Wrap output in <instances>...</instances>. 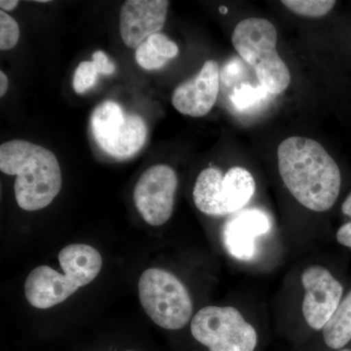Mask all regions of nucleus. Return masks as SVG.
I'll list each match as a JSON object with an SVG mask.
<instances>
[{
	"label": "nucleus",
	"mask_w": 351,
	"mask_h": 351,
	"mask_svg": "<svg viewBox=\"0 0 351 351\" xmlns=\"http://www.w3.org/2000/svg\"><path fill=\"white\" fill-rule=\"evenodd\" d=\"M193 338L209 351H255L258 334L233 306L203 307L191 319Z\"/></svg>",
	"instance_id": "obj_6"
},
{
	"label": "nucleus",
	"mask_w": 351,
	"mask_h": 351,
	"mask_svg": "<svg viewBox=\"0 0 351 351\" xmlns=\"http://www.w3.org/2000/svg\"><path fill=\"white\" fill-rule=\"evenodd\" d=\"M281 3L293 13L309 18L323 17L336 5L334 0H283Z\"/></svg>",
	"instance_id": "obj_16"
},
{
	"label": "nucleus",
	"mask_w": 351,
	"mask_h": 351,
	"mask_svg": "<svg viewBox=\"0 0 351 351\" xmlns=\"http://www.w3.org/2000/svg\"><path fill=\"white\" fill-rule=\"evenodd\" d=\"M270 230L269 217L260 210H246L230 219L223 230L226 249L239 260L247 261L255 254V240Z\"/></svg>",
	"instance_id": "obj_12"
},
{
	"label": "nucleus",
	"mask_w": 351,
	"mask_h": 351,
	"mask_svg": "<svg viewBox=\"0 0 351 351\" xmlns=\"http://www.w3.org/2000/svg\"><path fill=\"white\" fill-rule=\"evenodd\" d=\"M91 131L99 147L115 158H128L144 147L147 129L144 119L124 112L113 101H105L92 112Z\"/></svg>",
	"instance_id": "obj_7"
},
{
	"label": "nucleus",
	"mask_w": 351,
	"mask_h": 351,
	"mask_svg": "<svg viewBox=\"0 0 351 351\" xmlns=\"http://www.w3.org/2000/svg\"><path fill=\"white\" fill-rule=\"evenodd\" d=\"M93 63L98 71L99 75H110L114 73L115 64L110 61V58L103 51L99 50L94 53Z\"/></svg>",
	"instance_id": "obj_23"
},
{
	"label": "nucleus",
	"mask_w": 351,
	"mask_h": 351,
	"mask_svg": "<svg viewBox=\"0 0 351 351\" xmlns=\"http://www.w3.org/2000/svg\"><path fill=\"white\" fill-rule=\"evenodd\" d=\"M301 280L304 289L302 316L311 329L322 331L343 301V285L329 269L319 265L306 267Z\"/></svg>",
	"instance_id": "obj_9"
},
{
	"label": "nucleus",
	"mask_w": 351,
	"mask_h": 351,
	"mask_svg": "<svg viewBox=\"0 0 351 351\" xmlns=\"http://www.w3.org/2000/svg\"><path fill=\"white\" fill-rule=\"evenodd\" d=\"M276 27L269 20L248 18L235 27L234 49L255 71L260 84L270 94H280L291 83V73L276 50Z\"/></svg>",
	"instance_id": "obj_4"
},
{
	"label": "nucleus",
	"mask_w": 351,
	"mask_h": 351,
	"mask_svg": "<svg viewBox=\"0 0 351 351\" xmlns=\"http://www.w3.org/2000/svg\"><path fill=\"white\" fill-rule=\"evenodd\" d=\"M341 212L350 218V221L341 226L337 232V241L343 246L351 248V193L341 206Z\"/></svg>",
	"instance_id": "obj_22"
},
{
	"label": "nucleus",
	"mask_w": 351,
	"mask_h": 351,
	"mask_svg": "<svg viewBox=\"0 0 351 351\" xmlns=\"http://www.w3.org/2000/svg\"><path fill=\"white\" fill-rule=\"evenodd\" d=\"M0 170L17 176L14 186L16 201L25 211L43 209L62 188V173L57 157L41 145L13 140L0 147Z\"/></svg>",
	"instance_id": "obj_2"
},
{
	"label": "nucleus",
	"mask_w": 351,
	"mask_h": 351,
	"mask_svg": "<svg viewBox=\"0 0 351 351\" xmlns=\"http://www.w3.org/2000/svg\"><path fill=\"white\" fill-rule=\"evenodd\" d=\"M223 172L217 167L206 168L198 175L193 189L195 206L208 216H226L223 201Z\"/></svg>",
	"instance_id": "obj_13"
},
{
	"label": "nucleus",
	"mask_w": 351,
	"mask_h": 351,
	"mask_svg": "<svg viewBox=\"0 0 351 351\" xmlns=\"http://www.w3.org/2000/svg\"><path fill=\"white\" fill-rule=\"evenodd\" d=\"M147 41L158 52V54H160L168 61L177 57L179 54V47H178L177 44L168 38L165 34H160V32L149 36Z\"/></svg>",
	"instance_id": "obj_21"
},
{
	"label": "nucleus",
	"mask_w": 351,
	"mask_h": 351,
	"mask_svg": "<svg viewBox=\"0 0 351 351\" xmlns=\"http://www.w3.org/2000/svg\"><path fill=\"white\" fill-rule=\"evenodd\" d=\"M177 189V174L170 166L154 165L141 176L134 189V202L149 225L162 226L169 221Z\"/></svg>",
	"instance_id": "obj_8"
},
{
	"label": "nucleus",
	"mask_w": 351,
	"mask_h": 351,
	"mask_svg": "<svg viewBox=\"0 0 351 351\" xmlns=\"http://www.w3.org/2000/svg\"><path fill=\"white\" fill-rule=\"evenodd\" d=\"M8 85V78H7L5 73L0 71V96L3 97L6 94Z\"/></svg>",
	"instance_id": "obj_25"
},
{
	"label": "nucleus",
	"mask_w": 351,
	"mask_h": 351,
	"mask_svg": "<svg viewBox=\"0 0 351 351\" xmlns=\"http://www.w3.org/2000/svg\"><path fill=\"white\" fill-rule=\"evenodd\" d=\"M19 4V1L18 0H1L0 1V8H1V11H12Z\"/></svg>",
	"instance_id": "obj_24"
},
{
	"label": "nucleus",
	"mask_w": 351,
	"mask_h": 351,
	"mask_svg": "<svg viewBox=\"0 0 351 351\" xmlns=\"http://www.w3.org/2000/svg\"><path fill=\"white\" fill-rule=\"evenodd\" d=\"M138 289L145 313L159 327L175 331L186 326L193 317V300L188 289L167 270H145Z\"/></svg>",
	"instance_id": "obj_5"
},
{
	"label": "nucleus",
	"mask_w": 351,
	"mask_h": 351,
	"mask_svg": "<svg viewBox=\"0 0 351 351\" xmlns=\"http://www.w3.org/2000/svg\"><path fill=\"white\" fill-rule=\"evenodd\" d=\"M20 38V27L11 16L0 11V49H13Z\"/></svg>",
	"instance_id": "obj_17"
},
{
	"label": "nucleus",
	"mask_w": 351,
	"mask_h": 351,
	"mask_svg": "<svg viewBox=\"0 0 351 351\" xmlns=\"http://www.w3.org/2000/svg\"><path fill=\"white\" fill-rule=\"evenodd\" d=\"M99 73L93 62L84 61L78 64L73 75V86L77 94H84L97 83Z\"/></svg>",
	"instance_id": "obj_18"
},
{
	"label": "nucleus",
	"mask_w": 351,
	"mask_h": 351,
	"mask_svg": "<svg viewBox=\"0 0 351 351\" xmlns=\"http://www.w3.org/2000/svg\"><path fill=\"white\" fill-rule=\"evenodd\" d=\"M126 351H132V350H126Z\"/></svg>",
	"instance_id": "obj_28"
},
{
	"label": "nucleus",
	"mask_w": 351,
	"mask_h": 351,
	"mask_svg": "<svg viewBox=\"0 0 351 351\" xmlns=\"http://www.w3.org/2000/svg\"><path fill=\"white\" fill-rule=\"evenodd\" d=\"M219 92V66L214 60L205 62L197 75L176 88L173 106L182 114L202 117L216 104Z\"/></svg>",
	"instance_id": "obj_11"
},
{
	"label": "nucleus",
	"mask_w": 351,
	"mask_h": 351,
	"mask_svg": "<svg viewBox=\"0 0 351 351\" xmlns=\"http://www.w3.org/2000/svg\"><path fill=\"white\" fill-rule=\"evenodd\" d=\"M265 92L267 91L262 85L258 88L252 87L250 85H242L239 89L235 90L232 95L233 105L240 110L252 107L263 98Z\"/></svg>",
	"instance_id": "obj_20"
},
{
	"label": "nucleus",
	"mask_w": 351,
	"mask_h": 351,
	"mask_svg": "<svg viewBox=\"0 0 351 351\" xmlns=\"http://www.w3.org/2000/svg\"><path fill=\"white\" fill-rule=\"evenodd\" d=\"M277 160L284 184L300 204L318 213L334 206L341 171L322 145L306 137L285 138L277 149Z\"/></svg>",
	"instance_id": "obj_1"
},
{
	"label": "nucleus",
	"mask_w": 351,
	"mask_h": 351,
	"mask_svg": "<svg viewBox=\"0 0 351 351\" xmlns=\"http://www.w3.org/2000/svg\"><path fill=\"white\" fill-rule=\"evenodd\" d=\"M135 57L140 66L147 71H156V69L163 68L168 62V60L158 54V52L147 40L136 49Z\"/></svg>",
	"instance_id": "obj_19"
},
{
	"label": "nucleus",
	"mask_w": 351,
	"mask_h": 351,
	"mask_svg": "<svg viewBox=\"0 0 351 351\" xmlns=\"http://www.w3.org/2000/svg\"><path fill=\"white\" fill-rule=\"evenodd\" d=\"M36 2H40V3H46V2H49L48 0H39V1Z\"/></svg>",
	"instance_id": "obj_26"
},
{
	"label": "nucleus",
	"mask_w": 351,
	"mask_h": 351,
	"mask_svg": "<svg viewBox=\"0 0 351 351\" xmlns=\"http://www.w3.org/2000/svg\"><path fill=\"white\" fill-rule=\"evenodd\" d=\"M256 191L253 175L243 167L235 166L223 176V201L226 214H235L252 199Z\"/></svg>",
	"instance_id": "obj_14"
},
{
	"label": "nucleus",
	"mask_w": 351,
	"mask_h": 351,
	"mask_svg": "<svg viewBox=\"0 0 351 351\" xmlns=\"http://www.w3.org/2000/svg\"><path fill=\"white\" fill-rule=\"evenodd\" d=\"M328 348L341 350L351 341V291L322 330Z\"/></svg>",
	"instance_id": "obj_15"
},
{
	"label": "nucleus",
	"mask_w": 351,
	"mask_h": 351,
	"mask_svg": "<svg viewBox=\"0 0 351 351\" xmlns=\"http://www.w3.org/2000/svg\"><path fill=\"white\" fill-rule=\"evenodd\" d=\"M339 351H351L350 350H339Z\"/></svg>",
	"instance_id": "obj_27"
},
{
	"label": "nucleus",
	"mask_w": 351,
	"mask_h": 351,
	"mask_svg": "<svg viewBox=\"0 0 351 351\" xmlns=\"http://www.w3.org/2000/svg\"><path fill=\"white\" fill-rule=\"evenodd\" d=\"M64 274L41 265L32 270L25 284V298L36 308H50L75 294L78 288L91 283L100 274V253L85 244H71L59 253Z\"/></svg>",
	"instance_id": "obj_3"
},
{
	"label": "nucleus",
	"mask_w": 351,
	"mask_h": 351,
	"mask_svg": "<svg viewBox=\"0 0 351 351\" xmlns=\"http://www.w3.org/2000/svg\"><path fill=\"white\" fill-rule=\"evenodd\" d=\"M167 0H127L120 10V34L127 47L137 49L165 24Z\"/></svg>",
	"instance_id": "obj_10"
}]
</instances>
